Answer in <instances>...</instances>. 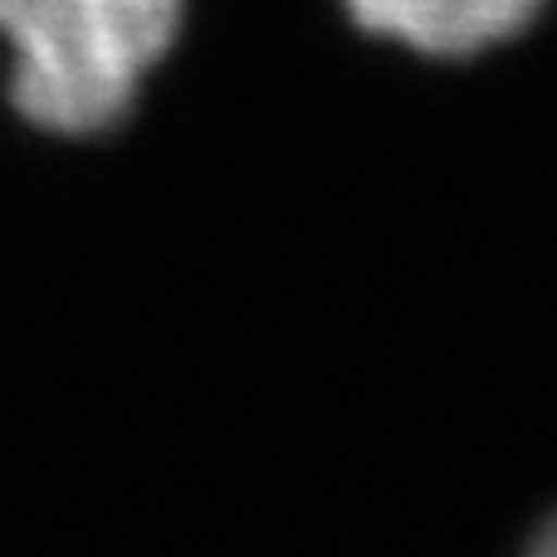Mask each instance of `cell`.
<instances>
[{
	"instance_id": "obj_3",
	"label": "cell",
	"mask_w": 557,
	"mask_h": 557,
	"mask_svg": "<svg viewBox=\"0 0 557 557\" xmlns=\"http://www.w3.org/2000/svg\"><path fill=\"white\" fill-rule=\"evenodd\" d=\"M533 553H543V557H557V513L548 523H543V533L533 539Z\"/></svg>"
},
{
	"instance_id": "obj_2",
	"label": "cell",
	"mask_w": 557,
	"mask_h": 557,
	"mask_svg": "<svg viewBox=\"0 0 557 557\" xmlns=\"http://www.w3.org/2000/svg\"><path fill=\"white\" fill-rule=\"evenodd\" d=\"M548 0H343L352 25L372 39L425 59H480L519 39Z\"/></svg>"
},
{
	"instance_id": "obj_1",
	"label": "cell",
	"mask_w": 557,
	"mask_h": 557,
	"mask_svg": "<svg viewBox=\"0 0 557 557\" xmlns=\"http://www.w3.org/2000/svg\"><path fill=\"white\" fill-rule=\"evenodd\" d=\"M182 20L186 0H0L10 103L54 137L113 133L172 54Z\"/></svg>"
}]
</instances>
